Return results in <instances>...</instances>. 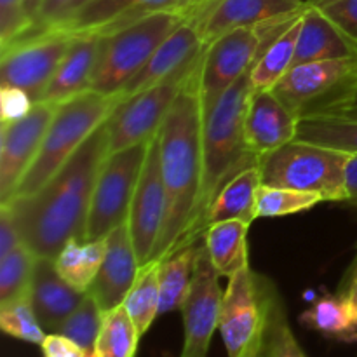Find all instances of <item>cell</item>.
I'll use <instances>...</instances> for the list:
<instances>
[{
	"label": "cell",
	"instance_id": "6da1fadb",
	"mask_svg": "<svg viewBox=\"0 0 357 357\" xmlns=\"http://www.w3.org/2000/svg\"><path fill=\"white\" fill-rule=\"evenodd\" d=\"M107 157L105 122L37 194L6 202L35 257L54 260L70 239L84 241L94 185Z\"/></svg>",
	"mask_w": 357,
	"mask_h": 357
},
{
	"label": "cell",
	"instance_id": "7a4b0ae2",
	"mask_svg": "<svg viewBox=\"0 0 357 357\" xmlns=\"http://www.w3.org/2000/svg\"><path fill=\"white\" fill-rule=\"evenodd\" d=\"M199 75L201 68L185 82L159 131L166 216L150 264H159L167 255L202 237L199 202L204 160Z\"/></svg>",
	"mask_w": 357,
	"mask_h": 357
},
{
	"label": "cell",
	"instance_id": "3957f363",
	"mask_svg": "<svg viewBox=\"0 0 357 357\" xmlns=\"http://www.w3.org/2000/svg\"><path fill=\"white\" fill-rule=\"evenodd\" d=\"M251 70L237 79L232 86L220 94L218 100L206 112H202V173L201 202V232L204 236L206 215L215 195L223 185L237 173L251 166H258L260 157L248 146L246 112L251 94Z\"/></svg>",
	"mask_w": 357,
	"mask_h": 357
},
{
	"label": "cell",
	"instance_id": "277c9868",
	"mask_svg": "<svg viewBox=\"0 0 357 357\" xmlns=\"http://www.w3.org/2000/svg\"><path fill=\"white\" fill-rule=\"evenodd\" d=\"M122 100L124 98L121 94H101L87 89L59 103L38 155L21 178L13 199L37 194L86 143V139L108 121Z\"/></svg>",
	"mask_w": 357,
	"mask_h": 357
},
{
	"label": "cell",
	"instance_id": "5b68a950",
	"mask_svg": "<svg viewBox=\"0 0 357 357\" xmlns=\"http://www.w3.org/2000/svg\"><path fill=\"white\" fill-rule=\"evenodd\" d=\"M281 303L274 282L251 267L229 278L218 326L229 357H267L268 330Z\"/></svg>",
	"mask_w": 357,
	"mask_h": 357
},
{
	"label": "cell",
	"instance_id": "8992f818",
	"mask_svg": "<svg viewBox=\"0 0 357 357\" xmlns=\"http://www.w3.org/2000/svg\"><path fill=\"white\" fill-rule=\"evenodd\" d=\"M187 16L188 10H160L114 33L101 35L89 89L121 94Z\"/></svg>",
	"mask_w": 357,
	"mask_h": 357
},
{
	"label": "cell",
	"instance_id": "52a82bcc",
	"mask_svg": "<svg viewBox=\"0 0 357 357\" xmlns=\"http://www.w3.org/2000/svg\"><path fill=\"white\" fill-rule=\"evenodd\" d=\"M351 153L314 143L293 142L258 160L261 185L312 192L324 201H347L345 166Z\"/></svg>",
	"mask_w": 357,
	"mask_h": 357
},
{
	"label": "cell",
	"instance_id": "ba28073f",
	"mask_svg": "<svg viewBox=\"0 0 357 357\" xmlns=\"http://www.w3.org/2000/svg\"><path fill=\"white\" fill-rule=\"evenodd\" d=\"M271 91L298 119L338 117L357 100V58L295 65Z\"/></svg>",
	"mask_w": 357,
	"mask_h": 357
},
{
	"label": "cell",
	"instance_id": "9c48e42d",
	"mask_svg": "<svg viewBox=\"0 0 357 357\" xmlns=\"http://www.w3.org/2000/svg\"><path fill=\"white\" fill-rule=\"evenodd\" d=\"M149 143L108 153L94 185L84 241L105 239L112 230L128 222Z\"/></svg>",
	"mask_w": 357,
	"mask_h": 357
},
{
	"label": "cell",
	"instance_id": "30bf717a",
	"mask_svg": "<svg viewBox=\"0 0 357 357\" xmlns=\"http://www.w3.org/2000/svg\"><path fill=\"white\" fill-rule=\"evenodd\" d=\"M73 35L68 31L47 28L42 31H28L2 45L0 80L26 91L38 103L68 52Z\"/></svg>",
	"mask_w": 357,
	"mask_h": 357
},
{
	"label": "cell",
	"instance_id": "8fae6325",
	"mask_svg": "<svg viewBox=\"0 0 357 357\" xmlns=\"http://www.w3.org/2000/svg\"><path fill=\"white\" fill-rule=\"evenodd\" d=\"M187 80L162 82L135 96L124 98L107 121L108 153L150 142L160 131Z\"/></svg>",
	"mask_w": 357,
	"mask_h": 357
},
{
	"label": "cell",
	"instance_id": "7c38bea8",
	"mask_svg": "<svg viewBox=\"0 0 357 357\" xmlns=\"http://www.w3.org/2000/svg\"><path fill=\"white\" fill-rule=\"evenodd\" d=\"M223 295L220 274L213 267L208 248L201 237L195 255L194 278L181 312L185 324V344L180 357H206L209 344L220 326Z\"/></svg>",
	"mask_w": 357,
	"mask_h": 357
},
{
	"label": "cell",
	"instance_id": "4fadbf2b",
	"mask_svg": "<svg viewBox=\"0 0 357 357\" xmlns=\"http://www.w3.org/2000/svg\"><path fill=\"white\" fill-rule=\"evenodd\" d=\"M166 216V188L160 169L159 132L150 139L142 174L129 208L128 225L138 255L139 268L152 261Z\"/></svg>",
	"mask_w": 357,
	"mask_h": 357
},
{
	"label": "cell",
	"instance_id": "5bb4252c",
	"mask_svg": "<svg viewBox=\"0 0 357 357\" xmlns=\"http://www.w3.org/2000/svg\"><path fill=\"white\" fill-rule=\"evenodd\" d=\"M261 40L257 28H237L206 45L199 75L202 112L208 110L237 79L250 72L260 58Z\"/></svg>",
	"mask_w": 357,
	"mask_h": 357
},
{
	"label": "cell",
	"instance_id": "9a60e30c",
	"mask_svg": "<svg viewBox=\"0 0 357 357\" xmlns=\"http://www.w3.org/2000/svg\"><path fill=\"white\" fill-rule=\"evenodd\" d=\"M58 105L38 101L16 122L0 124V204L13 199L21 178L38 155Z\"/></svg>",
	"mask_w": 357,
	"mask_h": 357
},
{
	"label": "cell",
	"instance_id": "2e32d148",
	"mask_svg": "<svg viewBox=\"0 0 357 357\" xmlns=\"http://www.w3.org/2000/svg\"><path fill=\"white\" fill-rule=\"evenodd\" d=\"M206 44L199 26L190 16L159 45L146 65L122 89L121 96L129 98L142 91L171 80H187L202 65Z\"/></svg>",
	"mask_w": 357,
	"mask_h": 357
},
{
	"label": "cell",
	"instance_id": "e0dca14e",
	"mask_svg": "<svg viewBox=\"0 0 357 357\" xmlns=\"http://www.w3.org/2000/svg\"><path fill=\"white\" fill-rule=\"evenodd\" d=\"M305 0H206L188 9L208 45L237 28H253L265 21L305 9Z\"/></svg>",
	"mask_w": 357,
	"mask_h": 357
},
{
	"label": "cell",
	"instance_id": "ac0fdd59",
	"mask_svg": "<svg viewBox=\"0 0 357 357\" xmlns=\"http://www.w3.org/2000/svg\"><path fill=\"white\" fill-rule=\"evenodd\" d=\"M194 0H91L58 23L56 30L72 35H108L160 10H188Z\"/></svg>",
	"mask_w": 357,
	"mask_h": 357
},
{
	"label": "cell",
	"instance_id": "d6986e66",
	"mask_svg": "<svg viewBox=\"0 0 357 357\" xmlns=\"http://www.w3.org/2000/svg\"><path fill=\"white\" fill-rule=\"evenodd\" d=\"M107 251L89 293L105 314L122 305L139 272L138 255L132 244L128 222L112 230L107 237Z\"/></svg>",
	"mask_w": 357,
	"mask_h": 357
},
{
	"label": "cell",
	"instance_id": "ffe728a7",
	"mask_svg": "<svg viewBox=\"0 0 357 357\" xmlns=\"http://www.w3.org/2000/svg\"><path fill=\"white\" fill-rule=\"evenodd\" d=\"M300 119L272 91H255L246 112L248 146L261 157L296 136Z\"/></svg>",
	"mask_w": 357,
	"mask_h": 357
},
{
	"label": "cell",
	"instance_id": "44dd1931",
	"mask_svg": "<svg viewBox=\"0 0 357 357\" xmlns=\"http://www.w3.org/2000/svg\"><path fill=\"white\" fill-rule=\"evenodd\" d=\"M86 293L70 286L54 267V260L38 258L30 288V302L42 328L58 331L66 317L80 305Z\"/></svg>",
	"mask_w": 357,
	"mask_h": 357
},
{
	"label": "cell",
	"instance_id": "7402d4cb",
	"mask_svg": "<svg viewBox=\"0 0 357 357\" xmlns=\"http://www.w3.org/2000/svg\"><path fill=\"white\" fill-rule=\"evenodd\" d=\"M357 58V44L335 26L317 7L307 2L302 16L293 66L324 59Z\"/></svg>",
	"mask_w": 357,
	"mask_h": 357
},
{
	"label": "cell",
	"instance_id": "603a6c76",
	"mask_svg": "<svg viewBox=\"0 0 357 357\" xmlns=\"http://www.w3.org/2000/svg\"><path fill=\"white\" fill-rule=\"evenodd\" d=\"M100 47V35H73L68 52L56 70L40 101L59 105L89 89Z\"/></svg>",
	"mask_w": 357,
	"mask_h": 357
},
{
	"label": "cell",
	"instance_id": "cb8c5ba5",
	"mask_svg": "<svg viewBox=\"0 0 357 357\" xmlns=\"http://www.w3.org/2000/svg\"><path fill=\"white\" fill-rule=\"evenodd\" d=\"M261 187L260 167L251 166L237 173L215 195L206 215V229L211 223L227 220H243L253 223L257 220V197ZM206 232V230H204Z\"/></svg>",
	"mask_w": 357,
	"mask_h": 357
},
{
	"label": "cell",
	"instance_id": "d4e9b609",
	"mask_svg": "<svg viewBox=\"0 0 357 357\" xmlns=\"http://www.w3.org/2000/svg\"><path fill=\"white\" fill-rule=\"evenodd\" d=\"M251 223L243 220H227L211 223L206 229L204 239L213 267L220 275L232 278L250 267L248 260V229Z\"/></svg>",
	"mask_w": 357,
	"mask_h": 357
},
{
	"label": "cell",
	"instance_id": "484cf974",
	"mask_svg": "<svg viewBox=\"0 0 357 357\" xmlns=\"http://www.w3.org/2000/svg\"><path fill=\"white\" fill-rule=\"evenodd\" d=\"M105 251H107L105 239H70L54 258V267L70 286L87 293L103 264Z\"/></svg>",
	"mask_w": 357,
	"mask_h": 357
},
{
	"label": "cell",
	"instance_id": "4316f807",
	"mask_svg": "<svg viewBox=\"0 0 357 357\" xmlns=\"http://www.w3.org/2000/svg\"><path fill=\"white\" fill-rule=\"evenodd\" d=\"M199 241L180 248L159 261L160 314L174 312L183 307L192 284V278H194Z\"/></svg>",
	"mask_w": 357,
	"mask_h": 357
},
{
	"label": "cell",
	"instance_id": "83f0119b",
	"mask_svg": "<svg viewBox=\"0 0 357 357\" xmlns=\"http://www.w3.org/2000/svg\"><path fill=\"white\" fill-rule=\"evenodd\" d=\"M305 328L338 342H357V321L340 295H324L300 316Z\"/></svg>",
	"mask_w": 357,
	"mask_h": 357
},
{
	"label": "cell",
	"instance_id": "f1b7e54d",
	"mask_svg": "<svg viewBox=\"0 0 357 357\" xmlns=\"http://www.w3.org/2000/svg\"><path fill=\"white\" fill-rule=\"evenodd\" d=\"M302 16L284 33L279 35L272 44H268L264 54L257 59L251 68V86L255 91L274 89L275 84L289 72V68L293 66V59H295Z\"/></svg>",
	"mask_w": 357,
	"mask_h": 357
},
{
	"label": "cell",
	"instance_id": "f546056e",
	"mask_svg": "<svg viewBox=\"0 0 357 357\" xmlns=\"http://www.w3.org/2000/svg\"><path fill=\"white\" fill-rule=\"evenodd\" d=\"M295 139L357 153V121L345 117L300 119Z\"/></svg>",
	"mask_w": 357,
	"mask_h": 357
},
{
	"label": "cell",
	"instance_id": "4dcf8cb0",
	"mask_svg": "<svg viewBox=\"0 0 357 357\" xmlns=\"http://www.w3.org/2000/svg\"><path fill=\"white\" fill-rule=\"evenodd\" d=\"M128 314L131 316L139 337L149 331L150 324L159 316L160 288H159V264H149L139 268L138 278L132 284L131 291L126 296L124 303Z\"/></svg>",
	"mask_w": 357,
	"mask_h": 357
},
{
	"label": "cell",
	"instance_id": "1f68e13d",
	"mask_svg": "<svg viewBox=\"0 0 357 357\" xmlns=\"http://www.w3.org/2000/svg\"><path fill=\"white\" fill-rule=\"evenodd\" d=\"M139 338L126 307L119 305L105 314L93 352L96 357H135Z\"/></svg>",
	"mask_w": 357,
	"mask_h": 357
},
{
	"label": "cell",
	"instance_id": "d6a6232c",
	"mask_svg": "<svg viewBox=\"0 0 357 357\" xmlns=\"http://www.w3.org/2000/svg\"><path fill=\"white\" fill-rule=\"evenodd\" d=\"M38 258L24 244L0 258V305L30 298L31 279Z\"/></svg>",
	"mask_w": 357,
	"mask_h": 357
},
{
	"label": "cell",
	"instance_id": "836d02e7",
	"mask_svg": "<svg viewBox=\"0 0 357 357\" xmlns=\"http://www.w3.org/2000/svg\"><path fill=\"white\" fill-rule=\"evenodd\" d=\"M321 195L293 188L261 185L257 197V218H278L307 211L323 202Z\"/></svg>",
	"mask_w": 357,
	"mask_h": 357
},
{
	"label": "cell",
	"instance_id": "e575fe53",
	"mask_svg": "<svg viewBox=\"0 0 357 357\" xmlns=\"http://www.w3.org/2000/svg\"><path fill=\"white\" fill-rule=\"evenodd\" d=\"M103 317L105 312L100 309L94 296L87 291L80 305L66 317L65 323L59 326L56 333L65 335L77 345H80L84 351L91 352L96 344L98 335H100Z\"/></svg>",
	"mask_w": 357,
	"mask_h": 357
},
{
	"label": "cell",
	"instance_id": "d590c367",
	"mask_svg": "<svg viewBox=\"0 0 357 357\" xmlns=\"http://www.w3.org/2000/svg\"><path fill=\"white\" fill-rule=\"evenodd\" d=\"M0 328L9 337L40 345L45 333L31 307L30 298H20L0 305Z\"/></svg>",
	"mask_w": 357,
	"mask_h": 357
},
{
	"label": "cell",
	"instance_id": "8d00e7d4",
	"mask_svg": "<svg viewBox=\"0 0 357 357\" xmlns=\"http://www.w3.org/2000/svg\"><path fill=\"white\" fill-rule=\"evenodd\" d=\"M267 357H307L289 328L282 303L275 310L271 330H268Z\"/></svg>",
	"mask_w": 357,
	"mask_h": 357
},
{
	"label": "cell",
	"instance_id": "74e56055",
	"mask_svg": "<svg viewBox=\"0 0 357 357\" xmlns=\"http://www.w3.org/2000/svg\"><path fill=\"white\" fill-rule=\"evenodd\" d=\"M309 3L357 44V0H310Z\"/></svg>",
	"mask_w": 357,
	"mask_h": 357
},
{
	"label": "cell",
	"instance_id": "f35d334b",
	"mask_svg": "<svg viewBox=\"0 0 357 357\" xmlns=\"http://www.w3.org/2000/svg\"><path fill=\"white\" fill-rule=\"evenodd\" d=\"M28 30L30 23L24 16L23 0H0V45H7Z\"/></svg>",
	"mask_w": 357,
	"mask_h": 357
},
{
	"label": "cell",
	"instance_id": "ab89813d",
	"mask_svg": "<svg viewBox=\"0 0 357 357\" xmlns=\"http://www.w3.org/2000/svg\"><path fill=\"white\" fill-rule=\"evenodd\" d=\"M35 101L26 91L16 86L2 84L0 87V117L2 122H16L26 117L33 108Z\"/></svg>",
	"mask_w": 357,
	"mask_h": 357
},
{
	"label": "cell",
	"instance_id": "60d3db41",
	"mask_svg": "<svg viewBox=\"0 0 357 357\" xmlns=\"http://www.w3.org/2000/svg\"><path fill=\"white\" fill-rule=\"evenodd\" d=\"M23 244L16 218L9 204H0V258Z\"/></svg>",
	"mask_w": 357,
	"mask_h": 357
},
{
	"label": "cell",
	"instance_id": "b9f144b4",
	"mask_svg": "<svg viewBox=\"0 0 357 357\" xmlns=\"http://www.w3.org/2000/svg\"><path fill=\"white\" fill-rule=\"evenodd\" d=\"M44 357H84L86 351L61 333L45 335L40 344Z\"/></svg>",
	"mask_w": 357,
	"mask_h": 357
},
{
	"label": "cell",
	"instance_id": "7bdbcfd3",
	"mask_svg": "<svg viewBox=\"0 0 357 357\" xmlns=\"http://www.w3.org/2000/svg\"><path fill=\"white\" fill-rule=\"evenodd\" d=\"M72 0H44L40 10H38L37 21L30 31H42L52 28L63 20ZM28 33V31H26Z\"/></svg>",
	"mask_w": 357,
	"mask_h": 357
},
{
	"label": "cell",
	"instance_id": "ee69618b",
	"mask_svg": "<svg viewBox=\"0 0 357 357\" xmlns=\"http://www.w3.org/2000/svg\"><path fill=\"white\" fill-rule=\"evenodd\" d=\"M338 295L347 302L352 316H354L357 321V253L354 261H352V265L349 267L344 282H342L340 293H338Z\"/></svg>",
	"mask_w": 357,
	"mask_h": 357
},
{
	"label": "cell",
	"instance_id": "f6af8a7d",
	"mask_svg": "<svg viewBox=\"0 0 357 357\" xmlns=\"http://www.w3.org/2000/svg\"><path fill=\"white\" fill-rule=\"evenodd\" d=\"M345 190H347L345 202L357 209V153L349 157L347 166H345Z\"/></svg>",
	"mask_w": 357,
	"mask_h": 357
},
{
	"label": "cell",
	"instance_id": "bcb514c9",
	"mask_svg": "<svg viewBox=\"0 0 357 357\" xmlns=\"http://www.w3.org/2000/svg\"><path fill=\"white\" fill-rule=\"evenodd\" d=\"M42 2H44V0H23L24 16H26L28 23H30V30L33 28L35 21H37L38 10H40ZM30 30H28V31H30Z\"/></svg>",
	"mask_w": 357,
	"mask_h": 357
},
{
	"label": "cell",
	"instance_id": "7dc6e473",
	"mask_svg": "<svg viewBox=\"0 0 357 357\" xmlns=\"http://www.w3.org/2000/svg\"><path fill=\"white\" fill-rule=\"evenodd\" d=\"M89 2H91V0H72V2H70V6H68V9H66V14H65V16H63V20H66V17H68V16H72L73 13H77V10H79L80 7H84V6H86V3H89ZM61 21H59V23H61ZM54 26H56V24H54Z\"/></svg>",
	"mask_w": 357,
	"mask_h": 357
},
{
	"label": "cell",
	"instance_id": "c3c4849f",
	"mask_svg": "<svg viewBox=\"0 0 357 357\" xmlns=\"http://www.w3.org/2000/svg\"><path fill=\"white\" fill-rule=\"evenodd\" d=\"M338 117H345V119H356V121H357V100L354 101V103L351 105V107L347 108V110H344V112H342V114L338 115Z\"/></svg>",
	"mask_w": 357,
	"mask_h": 357
},
{
	"label": "cell",
	"instance_id": "681fc988",
	"mask_svg": "<svg viewBox=\"0 0 357 357\" xmlns=\"http://www.w3.org/2000/svg\"><path fill=\"white\" fill-rule=\"evenodd\" d=\"M314 296H316V295H314V291H305V293H303V298H305V300H314Z\"/></svg>",
	"mask_w": 357,
	"mask_h": 357
},
{
	"label": "cell",
	"instance_id": "f907efd6",
	"mask_svg": "<svg viewBox=\"0 0 357 357\" xmlns=\"http://www.w3.org/2000/svg\"><path fill=\"white\" fill-rule=\"evenodd\" d=\"M84 357H96V356H94V352L91 351V352H86V356H84Z\"/></svg>",
	"mask_w": 357,
	"mask_h": 357
},
{
	"label": "cell",
	"instance_id": "816d5d0a",
	"mask_svg": "<svg viewBox=\"0 0 357 357\" xmlns=\"http://www.w3.org/2000/svg\"><path fill=\"white\" fill-rule=\"evenodd\" d=\"M201 2H206V0H194V3H192V6H195V3H201Z\"/></svg>",
	"mask_w": 357,
	"mask_h": 357
},
{
	"label": "cell",
	"instance_id": "f5cc1de1",
	"mask_svg": "<svg viewBox=\"0 0 357 357\" xmlns=\"http://www.w3.org/2000/svg\"><path fill=\"white\" fill-rule=\"evenodd\" d=\"M305 2H310V0H305Z\"/></svg>",
	"mask_w": 357,
	"mask_h": 357
},
{
	"label": "cell",
	"instance_id": "db71d44e",
	"mask_svg": "<svg viewBox=\"0 0 357 357\" xmlns=\"http://www.w3.org/2000/svg\"><path fill=\"white\" fill-rule=\"evenodd\" d=\"M356 248H357V246H356Z\"/></svg>",
	"mask_w": 357,
	"mask_h": 357
}]
</instances>
